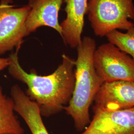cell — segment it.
<instances>
[{"mask_svg":"<svg viewBox=\"0 0 134 134\" xmlns=\"http://www.w3.org/2000/svg\"><path fill=\"white\" fill-rule=\"evenodd\" d=\"M20 48L9 56L10 76L27 86L26 94L38 106L42 116L48 117L64 110L71 100L75 87L76 60L66 54L52 74L38 75L35 70L26 72L19 63Z\"/></svg>","mask_w":134,"mask_h":134,"instance_id":"cell-1","label":"cell"},{"mask_svg":"<svg viewBox=\"0 0 134 134\" xmlns=\"http://www.w3.org/2000/svg\"><path fill=\"white\" fill-rule=\"evenodd\" d=\"M96 40L85 36L77 46L75 83L72 98L64 110L74 121L77 131L82 132L91 122L90 108L103 82L93 65Z\"/></svg>","mask_w":134,"mask_h":134,"instance_id":"cell-2","label":"cell"},{"mask_svg":"<svg viewBox=\"0 0 134 134\" xmlns=\"http://www.w3.org/2000/svg\"><path fill=\"white\" fill-rule=\"evenodd\" d=\"M87 14L94 34L100 37L134 26L133 0H89Z\"/></svg>","mask_w":134,"mask_h":134,"instance_id":"cell-3","label":"cell"},{"mask_svg":"<svg viewBox=\"0 0 134 134\" xmlns=\"http://www.w3.org/2000/svg\"><path fill=\"white\" fill-rule=\"evenodd\" d=\"M93 61L96 72L103 83L134 81V60L111 43H104L96 48Z\"/></svg>","mask_w":134,"mask_h":134,"instance_id":"cell-4","label":"cell"},{"mask_svg":"<svg viewBox=\"0 0 134 134\" xmlns=\"http://www.w3.org/2000/svg\"><path fill=\"white\" fill-rule=\"evenodd\" d=\"M11 2V0H1L0 3V56L20 48L24 38L29 35L25 22L29 6L14 8Z\"/></svg>","mask_w":134,"mask_h":134,"instance_id":"cell-5","label":"cell"},{"mask_svg":"<svg viewBox=\"0 0 134 134\" xmlns=\"http://www.w3.org/2000/svg\"><path fill=\"white\" fill-rule=\"evenodd\" d=\"M92 111V119L81 134H134V108Z\"/></svg>","mask_w":134,"mask_h":134,"instance_id":"cell-6","label":"cell"},{"mask_svg":"<svg viewBox=\"0 0 134 134\" xmlns=\"http://www.w3.org/2000/svg\"><path fill=\"white\" fill-rule=\"evenodd\" d=\"M93 103L92 110L116 111L134 108V81L103 83Z\"/></svg>","mask_w":134,"mask_h":134,"instance_id":"cell-7","label":"cell"},{"mask_svg":"<svg viewBox=\"0 0 134 134\" xmlns=\"http://www.w3.org/2000/svg\"><path fill=\"white\" fill-rule=\"evenodd\" d=\"M64 0H29L30 10L25 22L29 35L41 26L54 29L61 36L62 29L59 22V13Z\"/></svg>","mask_w":134,"mask_h":134,"instance_id":"cell-8","label":"cell"},{"mask_svg":"<svg viewBox=\"0 0 134 134\" xmlns=\"http://www.w3.org/2000/svg\"><path fill=\"white\" fill-rule=\"evenodd\" d=\"M89 0H64L66 18L60 24L64 42L71 48H77L81 41V34L87 14Z\"/></svg>","mask_w":134,"mask_h":134,"instance_id":"cell-9","label":"cell"},{"mask_svg":"<svg viewBox=\"0 0 134 134\" xmlns=\"http://www.w3.org/2000/svg\"><path fill=\"white\" fill-rule=\"evenodd\" d=\"M14 111L24 120L32 134H49L42 119L38 106L31 100L20 87L14 85L10 89Z\"/></svg>","mask_w":134,"mask_h":134,"instance_id":"cell-10","label":"cell"},{"mask_svg":"<svg viewBox=\"0 0 134 134\" xmlns=\"http://www.w3.org/2000/svg\"><path fill=\"white\" fill-rule=\"evenodd\" d=\"M14 111V101L5 96L0 85V134H24Z\"/></svg>","mask_w":134,"mask_h":134,"instance_id":"cell-11","label":"cell"},{"mask_svg":"<svg viewBox=\"0 0 134 134\" xmlns=\"http://www.w3.org/2000/svg\"><path fill=\"white\" fill-rule=\"evenodd\" d=\"M106 37L109 43L129 55L134 60V26L127 30L126 33L114 30Z\"/></svg>","mask_w":134,"mask_h":134,"instance_id":"cell-12","label":"cell"},{"mask_svg":"<svg viewBox=\"0 0 134 134\" xmlns=\"http://www.w3.org/2000/svg\"><path fill=\"white\" fill-rule=\"evenodd\" d=\"M10 64V60L9 57L7 58H0V72L5 68H8Z\"/></svg>","mask_w":134,"mask_h":134,"instance_id":"cell-13","label":"cell"}]
</instances>
